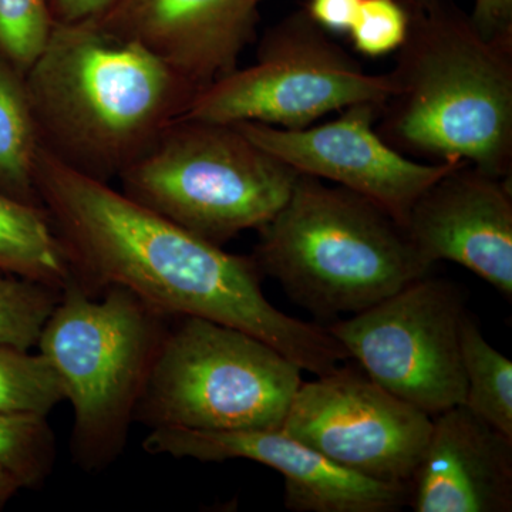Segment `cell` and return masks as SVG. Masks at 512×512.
<instances>
[{"instance_id":"obj_23","label":"cell","mask_w":512,"mask_h":512,"mask_svg":"<svg viewBox=\"0 0 512 512\" xmlns=\"http://www.w3.org/2000/svg\"><path fill=\"white\" fill-rule=\"evenodd\" d=\"M409 29V13L400 0H360L350 39L357 52L380 57L396 52Z\"/></svg>"},{"instance_id":"obj_6","label":"cell","mask_w":512,"mask_h":512,"mask_svg":"<svg viewBox=\"0 0 512 512\" xmlns=\"http://www.w3.org/2000/svg\"><path fill=\"white\" fill-rule=\"evenodd\" d=\"M298 175L237 124L183 117L119 181L131 200L222 247L268 224L288 201Z\"/></svg>"},{"instance_id":"obj_16","label":"cell","mask_w":512,"mask_h":512,"mask_svg":"<svg viewBox=\"0 0 512 512\" xmlns=\"http://www.w3.org/2000/svg\"><path fill=\"white\" fill-rule=\"evenodd\" d=\"M0 271L62 289L73 278L62 239L45 208L0 191Z\"/></svg>"},{"instance_id":"obj_4","label":"cell","mask_w":512,"mask_h":512,"mask_svg":"<svg viewBox=\"0 0 512 512\" xmlns=\"http://www.w3.org/2000/svg\"><path fill=\"white\" fill-rule=\"evenodd\" d=\"M259 231L256 265L318 316L356 315L429 275L403 225L375 202L299 174L284 207Z\"/></svg>"},{"instance_id":"obj_22","label":"cell","mask_w":512,"mask_h":512,"mask_svg":"<svg viewBox=\"0 0 512 512\" xmlns=\"http://www.w3.org/2000/svg\"><path fill=\"white\" fill-rule=\"evenodd\" d=\"M53 26L49 0H0V57L28 72Z\"/></svg>"},{"instance_id":"obj_18","label":"cell","mask_w":512,"mask_h":512,"mask_svg":"<svg viewBox=\"0 0 512 512\" xmlns=\"http://www.w3.org/2000/svg\"><path fill=\"white\" fill-rule=\"evenodd\" d=\"M461 360L466 376L464 404L512 439V362L485 340L476 320L461 325Z\"/></svg>"},{"instance_id":"obj_9","label":"cell","mask_w":512,"mask_h":512,"mask_svg":"<svg viewBox=\"0 0 512 512\" xmlns=\"http://www.w3.org/2000/svg\"><path fill=\"white\" fill-rule=\"evenodd\" d=\"M466 315L463 291L426 275L326 329L373 382L434 417L466 400Z\"/></svg>"},{"instance_id":"obj_12","label":"cell","mask_w":512,"mask_h":512,"mask_svg":"<svg viewBox=\"0 0 512 512\" xmlns=\"http://www.w3.org/2000/svg\"><path fill=\"white\" fill-rule=\"evenodd\" d=\"M148 454L202 463L255 461L285 478V507L295 512H394L409 504L410 485L383 483L343 470L284 430L205 431L157 427Z\"/></svg>"},{"instance_id":"obj_13","label":"cell","mask_w":512,"mask_h":512,"mask_svg":"<svg viewBox=\"0 0 512 512\" xmlns=\"http://www.w3.org/2000/svg\"><path fill=\"white\" fill-rule=\"evenodd\" d=\"M404 231L426 264L456 262L511 301V178L458 163L417 198Z\"/></svg>"},{"instance_id":"obj_11","label":"cell","mask_w":512,"mask_h":512,"mask_svg":"<svg viewBox=\"0 0 512 512\" xmlns=\"http://www.w3.org/2000/svg\"><path fill=\"white\" fill-rule=\"evenodd\" d=\"M379 111L376 104H355L338 119L296 130L261 123L237 126L296 173L356 192L404 227L417 198L458 163H417L404 156L377 133Z\"/></svg>"},{"instance_id":"obj_3","label":"cell","mask_w":512,"mask_h":512,"mask_svg":"<svg viewBox=\"0 0 512 512\" xmlns=\"http://www.w3.org/2000/svg\"><path fill=\"white\" fill-rule=\"evenodd\" d=\"M409 29L376 130L400 153L512 174V40L488 39L450 0H407Z\"/></svg>"},{"instance_id":"obj_27","label":"cell","mask_w":512,"mask_h":512,"mask_svg":"<svg viewBox=\"0 0 512 512\" xmlns=\"http://www.w3.org/2000/svg\"><path fill=\"white\" fill-rule=\"evenodd\" d=\"M19 487H23V485L18 478L13 476L8 468L0 466V504L15 493Z\"/></svg>"},{"instance_id":"obj_5","label":"cell","mask_w":512,"mask_h":512,"mask_svg":"<svg viewBox=\"0 0 512 512\" xmlns=\"http://www.w3.org/2000/svg\"><path fill=\"white\" fill-rule=\"evenodd\" d=\"M164 319L127 289H106L100 301L74 278L62 289L37 346L72 403V450L87 470L123 450Z\"/></svg>"},{"instance_id":"obj_1","label":"cell","mask_w":512,"mask_h":512,"mask_svg":"<svg viewBox=\"0 0 512 512\" xmlns=\"http://www.w3.org/2000/svg\"><path fill=\"white\" fill-rule=\"evenodd\" d=\"M36 185L74 279L92 295L123 288L165 318L195 316L231 326L316 376L350 359L328 329L292 318L265 298L252 256L229 254L43 148Z\"/></svg>"},{"instance_id":"obj_17","label":"cell","mask_w":512,"mask_h":512,"mask_svg":"<svg viewBox=\"0 0 512 512\" xmlns=\"http://www.w3.org/2000/svg\"><path fill=\"white\" fill-rule=\"evenodd\" d=\"M40 150L25 73L0 57V191L42 207L36 185Z\"/></svg>"},{"instance_id":"obj_26","label":"cell","mask_w":512,"mask_h":512,"mask_svg":"<svg viewBox=\"0 0 512 512\" xmlns=\"http://www.w3.org/2000/svg\"><path fill=\"white\" fill-rule=\"evenodd\" d=\"M119 0H49L52 19L60 25L97 22Z\"/></svg>"},{"instance_id":"obj_28","label":"cell","mask_w":512,"mask_h":512,"mask_svg":"<svg viewBox=\"0 0 512 512\" xmlns=\"http://www.w3.org/2000/svg\"><path fill=\"white\" fill-rule=\"evenodd\" d=\"M400 2H407V0H400Z\"/></svg>"},{"instance_id":"obj_2","label":"cell","mask_w":512,"mask_h":512,"mask_svg":"<svg viewBox=\"0 0 512 512\" xmlns=\"http://www.w3.org/2000/svg\"><path fill=\"white\" fill-rule=\"evenodd\" d=\"M25 80L43 150L104 183L119 180L201 90L97 22L55 23Z\"/></svg>"},{"instance_id":"obj_19","label":"cell","mask_w":512,"mask_h":512,"mask_svg":"<svg viewBox=\"0 0 512 512\" xmlns=\"http://www.w3.org/2000/svg\"><path fill=\"white\" fill-rule=\"evenodd\" d=\"M64 400L62 380L42 353L0 346V413L47 419Z\"/></svg>"},{"instance_id":"obj_20","label":"cell","mask_w":512,"mask_h":512,"mask_svg":"<svg viewBox=\"0 0 512 512\" xmlns=\"http://www.w3.org/2000/svg\"><path fill=\"white\" fill-rule=\"evenodd\" d=\"M60 289L0 274V346L29 350L37 345Z\"/></svg>"},{"instance_id":"obj_15","label":"cell","mask_w":512,"mask_h":512,"mask_svg":"<svg viewBox=\"0 0 512 512\" xmlns=\"http://www.w3.org/2000/svg\"><path fill=\"white\" fill-rule=\"evenodd\" d=\"M416 512H510L512 439L466 404L433 417L410 480Z\"/></svg>"},{"instance_id":"obj_10","label":"cell","mask_w":512,"mask_h":512,"mask_svg":"<svg viewBox=\"0 0 512 512\" xmlns=\"http://www.w3.org/2000/svg\"><path fill=\"white\" fill-rule=\"evenodd\" d=\"M431 427L433 417L384 390L362 367L340 365L302 382L281 429L343 470L409 485Z\"/></svg>"},{"instance_id":"obj_25","label":"cell","mask_w":512,"mask_h":512,"mask_svg":"<svg viewBox=\"0 0 512 512\" xmlns=\"http://www.w3.org/2000/svg\"><path fill=\"white\" fill-rule=\"evenodd\" d=\"M470 16L488 39L512 40V0H476Z\"/></svg>"},{"instance_id":"obj_14","label":"cell","mask_w":512,"mask_h":512,"mask_svg":"<svg viewBox=\"0 0 512 512\" xmlns=\"http://www.w3.org/2000/svg\"><path fill=\"white\" fill-rule=\"evenodd\" d=\"M265 0H119L97 23L204 89L237 69Z\"/></svg>"},{"instance_id":"obj_7","label":"cell","mask_w":512,"mask_h":512,"mask_svg":"<svg viewBox=\"0 0 512 512\" xmlns=\"http://www.w3.org/2000/svg\"><path fill=\"white\" fill-rule=\"evenodd\" d=\"M301 373L264 340L183 316L165 330L136 419L151 429L278 430L301 387Z\"/></svg>"},{"instance_id":"obj_24","label":"cell","mask_w":512,"mask_h":512,"mask_svg":"<svg viewBox=\"0 0 512 512\" xmlns=\"http://www.w3.org/2000/svg\"><path fill=\"white\" fill-rule=\"evenodd\" d=\"M359 5L360 0H308L305 10L326 32L349 33Z\"/></svg>"},{"instance_id":"obj_8","label":"cell","mask_w":512,"mask_h":512,"mask_svg":"<svg viewBox=\"0 0 512 512\" xmlns=\"http://www.w3.org/2000/svg\"><path fill=\"white\" fill-rule=\"evenodd\" d=\"M392 90L389 73L366 72L301 10L266 30L256 62L201 89L183 117L296 130L355 104L382 109Z\"/></svg>"},{"instance_id":"obj_21","label":"cell","mask_w":512,"mask_h":512,"mask_svg":"<svg viewBox=\"0 0 512 512\" xmlns=\"http://www.w3.org/2000/svg\"><path fill=\"white\" fill-rule=\"evenodd\" d=\"M55 456V436L46 417L0 413V466L23 487L43 483Z\"/></svg>"}]
</instances>
